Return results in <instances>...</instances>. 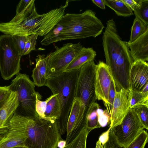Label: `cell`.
I'll list each match as a JSON object with an SVG mask.
<instances>
[{"label": "cell", "mask_w": 148, "mask_h": 148, "mask_svg": "<svg viewBox=\"0 0 148 148\" xmlns=\"http://www.w3.org/2000/svg\"><path fill=\"white\" fill-rule=\"evenodd\" d=\"M96 52L92 47H83L66 68L65 71L79 69L87 62L94 60Z\"/></svg>", "instance_id": "ac0fdd59"}, {"label": "cell", "mask_w": 148, "mask_h": 148, "mask_svg": "<svg viewBox=\"0 0 148 148\" xmlns=\"http://www.w3.org/2000/svg\"><path fill=\"white\" fill-rule=\"evenodd\" d=\"M14 44L22 56L24 51L26 36L11 35Z\"/></svg>", "instance_id": "4dcf8cb0"}, {"label": "cell", "mask_w": 148, "mask_h": 148, "mask_svg": "<svg viewBox=\"0 0 148 148\" xmlns=\"http://www.w3.org/2000/svg\"><path fill=\"white\" fill-rule=\"evenodd\" d=\"M96 66L92 60L82 66L77 82L75 97L81 101L86 115L90 107L97 99L95 88Z\"/></svg>", "instance_id": "8992f818"}, {"label": "cell", "mask_w": 148, "mask_h": 148, "mask_svg": "<svg viewBox=\"0 0 148 148\" xmlns=\"http://www.w3.org/2000/svg\"><path fill=\"white\" fill-rule=\"evenodd\" d=\"M82 47L79 42L75 44L68 43L59 48L56 46L55 50L47 55V78L57 76L65 72Z\"/></svg>", "instance_id": "ba28073f"}, {"label": "cell", "mask_w": 148, "mask_h": 148, "mask_svg": "<svg viewBox=\"0 0 148 148\" xmlns=\"http://www.w3.org/2000/svg\"><path fill=\"white\" fill-rule=\"evenodd\" d=\"M86 114L81 100L75 97L69 115L66 128V145L86 127Z\"/></svg>", "instance_id": "8fae6325"}, {"label": "cell", "mask_w": 148, "mask_h": 148, "mask_svg": "<svg viewBox=\"0 0 148 148\" xmlns=\"http://www.w3.org/2000/svg\"><path fill=\"white\" fill-rule=\"evenodd\" d=\"M34 0H22L17 6L16 14L11 23L23 19L28 17L32 13L34 4Z\"/></svg>", "instance_id": "ffe728a7"}, {"label": "cell", "mask_w": 148, "mask_h": 148, "mask_svg": "<svg viewBox=\"0 0 148 148\" xmlns=\"http://www.w3.org/2000/svg\"><path fill=\"white\" fill-rule=\"evenodd\" d=\"M10 148H28L26 146H18L13 147Z\"/></svg>", "instance_id": "60d3db41"}, {"label": "cell", "mask_w": 148, "mask_h": 148, "mask_svg": "<svg viewBox=\"0 0 148 148\" xmlns=\"http://www.w3.org/2000/svg\"><path fill=\"white\" fill-rule=\"evenodd\" d=\"M130 91L141 92L148 85V64L146 61L133 63L129 75Z\"/></svg>", "instance_id": "5bb4252c"}, {"label": "cell", "mask_w": 148, "mask_h": 148, "mask_svg": "<svg viewBox=\"0 0 148 148\" xmlns=\"http://www.w3.org/2000/svg\"><path fill=\"white\" fill-rule=\"evenodd\" d=\"M128 92L123 89L116 91L110 114V126L121 124L130 109Z\"/></svg>", "instance_id": "4fadbf2b"}, {"label": "cell", "mask_w": 148, "mask_h": 148, "mask_svg": "<svg viewBox=\"0 0 148 148\" xmlns=\"http://www.w3.org/2000/svg\"><path fill=\"white\" fill-rule=\"evenodd\" d=\"M21 57L12 36H0V71L4 80H8L19 73Z\"/></svg>", "instance_id": "52a82bcc"}, {"label": "cell", "mask_w": 148, "mask_h": 148, "mask_svg": "<svg viewBox=\"0 0 148 148\" xmlns=\"http://www.w3.org/2000/svg\"><path fill=\"white\" fill-rule=\"evenodd\" d=\"M40 99H41L38 98H37L35 109L38 117L40 119H43L48 98H47L44 101H41L40 100Z\"/></svg>", "instance_id": "836d02e7"}, {"label": "cell", "mask_w": 148, "mask_h": 148, "mask_svg": "<svg viewBox=\"0 0 148 148\" xmlns=\"http://www.w3.org/2000/svg\"><path fill=\"white\" fill-rule=\"evenodd\" d=\"M148 134L143 130L137 136L124 148H145L148 142Z\"/></svg>", "instance_id": "83f0119b"}, {"label": "cell", "mask_w": 148, "mask_h": 148, "mask_svg": "<svg viewBox=\"0 0 148 148\" xmlns=\"http://www.w3.org/2000/svg\"><path fill=\"white\" fill-rule=\"evenodd\" d=\"M38 35L33 34L26 36V40L23 56L27 55L32 50H36V41Z\"/></svg>", "instance_id": "f546056e"}, {"label": "cell", "mask_w": 148, "mask_h": 148, "mask_svg": "<svg viewBox=\"0 0 148 148\" xmlns=\"http://www.w3.org/2000/svg\"><path fill=\"white\" fill-rule=\"evenodd\" d=\"M98 122L100 127H106L110 123V115L107 110L105 109L102 114L98 116Z\"/></svg>", "instance_id": "d590c367"}, {"label": "cell", "mask_w": 148, "mask_h": 148, "mask_svg": "<svg viewBox=\"0 0 148 148\" xmlns=\"http://www.w3.org/2000/svg\"><path fill=\"white\" fill-rule=\"evenodd\" d=\"M116 91V86L113 79L111 82L110 88L108 95V106L106 109L110 115Z\"/></svg>", "instance_id": "1f68e13d"}, {"label": "cell", "mask_w": 148, "mask_h": 148, "mask_svg": "<svg viewBox=\"0 0 148 148\" xmlns=\"http://www.w3.org/2000/svg\"><path fill=\"white\" fill-rule=\"evenodd\" d=\"M60 22L63 29L54 43L67 40L95 38L100 35L104 27L95 12L90 10L78 14H65Z\"/></svg>", "instance_id": "7a4b0ae2"}, {"label": "cell", "mask_w": 148, "mask_h": 148, "mask_svg": "<svg viewBox=\"0 0 148 148\" xmlns=\"http://www.w3.org/2000/svg\"><path fill=\"white\" fill-rule=\"evenodd\" d=\"M99 105L95 102L90 107L86 116V127L89 134L93 129L101 127L98 122L97 109L99 108Z\"/></svg>", "instance_id": "7402d4cb"}, {"label": "cell", "mask_w": 148, "mask_h": 148, "mask_svg": "<svg viewBox=\"0 0 148 148\" xmlns=\"http://www.w3.org/2000/svg\"><path fill=\"white\" fill-rule=\"evenodd\" d=\"M11 92L9 86H0V110L9 97Z\"/></svg>", "instance_id": "e575fe53"}, {"label": "cell", "mask_w": 148, "mask_h": 148, "mask_svg": "<svg viewBox=\"0 0 148 148\" xmlns=\"http://www.w3.org/2000/svg\"><path fill=\"white\" fill-rule=\"evenodd\" d=\"M48 56L39 54L35 59L36 64L32 71V77L35 85L38 87L45 86Z\"/></svg>", "instance_id": "e0dca14e"}, {"label": "cell", "mask_w": 148, "mask_h": 148, "mask_svg": "<svg viewBox=\"0 0 148 148\" xmlns=\"http://www.w3.org/2000/svg\"><path fill=\"white\" fill-rule=\"evenodd\" d=\"M66 145V142L65 140L62 139L60 140L58 143L57 147L59 148H64Z\"/></svg>", "instance_id": "ab89813d"}, {"label": "cell", "mask_w": 148, "mask_h": 148, "mask_svg": "<svg viewBox=\"0 0 148 148\" xmlns=\"http://www.w3.org/2000/svg\"><path fill=\"white\" fill-rule=\"evenodd\" d=\"M88 134L86 127L84 128L64 148H86L87 138Z\"/></svg>", "instance_id": "d4e9b609"}, {"label": "cell", "mask_w": 148, "mask_h": 148, "mask_svg": "<svg viewBox=\"0 0 148 148\" xmlns=\"http://www.w3.org/2000/svg\"><path fill=\"white\" fill-rule=\"evenodd\" d=\"M128 94L130 108L134 109L141 105L148 106V92L130 91Z\"/></svg>", "instance_id": "cb8c5ba5"}, {"label": "cell", "mask_w": 148, "mask_h": 148, "mask_svg": "<svg viewBox=\"0 0 148 148\" xmlns=\"http://www.w3.org/2000/svg\"><path fill=\"white\" fill-rule=\"evenodd\" d=\"M145 129H148V106L141 105L134 109Z\"/></svg>", "instance_id": "f1b7e54d"}, {"label": "cell", "mask_w": 148, "mask_h": 148, "mask_svg": "<svg viewBox=\"0 0 148 148\" xmlns=\"http://www.w3.org/2000/svg\"><path fill=\"white\" fill-rule=\"evenodd\" d=\"M105 5L118 16L129 17L133 14V11L121 0H103Z\"/></svg>", "instance_id": "44dd1931"}, {"label": "cell", "mask_w": 148, "mask_h": 148, "mask_svg": "<svg viewBox=\"0 0 148 148\" xmlns=\"http://www.w3.org/2000/svg\"><path fill=\"white\" fill-rule=\"evenodd\" d=\"M134 62L148 61V31L133 42L128 43Z\"/></svg>", "instance_id": "9a60e30c"}, {"label": "cell", "mask_w": 148, "mask_h": 148, "mask_svg": "<svg viewBox=\"0 0 148 148\" xmlns=\"http://www.w3.org/2000/svg\"><path fill=\"white\" fill-rule=\"evenodd\" d=\"M128 43H131L148 31V25L137 16L134 19L131 28Z\"/></svg>", "instance_id": "603a6c76"}, {"label": "cell", "mask_w": 148, "mask_h": 148, "mask_svg": "<svg viewBox=\"0 0 148 148\" xmlns=\"http://www.w3.org/2000/svg\"><path fill=\"white\" fill-rule=\"evenodd\" d=\"M132 11H134L138 7L139 5L137 0H121Z\"/></svg>", "instance_id": "74e56055"}, {"label": "cell", "mask_w": 148, "mask_h": 148, "mask_svg": "<svg viewBox=\"0 0 148 148\" xmlns=\"http://www.w3.org/2000/svg\"><path fill=\"white\" fill-rule=\"evenodd\" d=\"M139 5L134 11L137 16L148 25V0H137Z\"/></svg>", "instance_id": "4316f807"}, {"label": "cell", "mask_w": 148, "mask_h": 148, "mask_svg": "<svg viewBox=\"0 0 148 148\" xmlns=\"http://www.w3.org/2000/svg\"><path fill=\"white\" fill-rule=\"evenodd\" d=\"M92 2L101 9H105V5L103 0H92Z\"/></svg>", "instance_id": "f35d334b"}, {"label": "cell", "mask_w": 148, "mask_h": 148, "mask_svg": "<svg viewBox=\"0 0 148 148\" xmlns=\"http://www.w3.org/2000/svg\"><path fill=\"white\" fill-rule=\"evenodd\" d=\"M102 37V45L106 60L118 91H130L129 75L134 62L127 42L119 35L113 18L107 21Z\"/></svg>", "instance_id": "6da1fadb"}, {"label": "cell", "mask_w": 148, "mask_h": 148, "mask_svg": "<svg viewBox=\"0 0 148 148\" xmlns=\"http://www.w3.org/2000/svg\"><path fill=\"white\" fill-rule=\"evenodd\" d=\"M144 129L134 109L130 108L121 124L110 130L119 143L125 147Z\"/></svg>", "instance_id": "30bf717a"}, {"label": "cell", "mask_w": 148, "mask_h": 148, "mask_svg": "<svg viewBox=\"0 0 148 148\" xmlns=\"http://www.w3.org/2000/svg\"><path fill=\"white\" fill-rule=\"evenodd\" d=\"M58 95V94H52L48 98L43 119L55 121L59 118L61 114V109Z\"/></svg>", "instance_id": "d6986e66"}, {"label": "cell", "mask_w": 148, "mask_h": 148, "mask_svg": "<svg viewBox=\"0 0 148 148\" xmlns=\"http://www.w3.org/2000/svg\"><path fill=\"white\" fill-rule=\"evenodd\" d=\"M62 29V26L59 21L47 34L44 36L40 42L41 45L47 46L54 43V40Z\"/></svg>", "instance_id": "484cf974"}, {"label": "cell", "mask_w": 148, "mask_h": 148, "mask_svg": "<svg viewBox=\"0 0 148 148\" xmlns=\"http://www.w3.org/2000/svg\"><path fill=\"white\" fill-rule=\"evenodd\" d=\"M25 145L28 148H57L62 139L56 121L31 117Z\"/></svg>", "instance_id": "277c9868"}, {"label": "cell", "mask_w": 148, "mask_h": 148, "mask_svg": "<svg viewBox=\"0 0 148 148\" xmlns=\"http://www.w3.org/2000/svg\"><path fill=\"white\" fill-rule=\"evenodd\" d=\"M11 91L17 92L19 105L15 113L24 116L38 117L35 109L36 99L42 97L35 89V85L25 74L19 73L9 86Z\"/></svg>", "instance_id": "5b68a950"}, {"label": "cell", "mask_w": 148, "mask_h": 148, "mask_svg": "<svg viewBox=\"0 0 148 148\" xmlns=\"http://www.w3.org/2000/svg\"><path fill=\"white\" fill-rule=\"evenodd\" d=\"M31 116L14 113L7 123L5 134L0 139V148L25 146Z\"/></svg>", "instance_id": "9c48e42d"}, {"label": "cell", "mask_w": 148, "mask_h": 148, "mask_svg": "<svg viewBox=\"0 0 148 148\" xmlns=\"http://www.w3.org/2000/svg\"><path fill=\"white\" fill-rule=\"evenodd\" d=\"M0 132H1V131L0 130ZM2 137V136L0 135V139Z\"/></svg>", "instance_id": "b9f144b4"}, {"label": "cell", "mask_w": 148, "mask_h": 148, "mask_svg": "<svg viewBox=\"0 0 148 148\" xmlns=\"http://www.w3.org/2000/svg\"></svg>", "instance_id": "7bdbcfd3"}, {"label": "cell", "mask_w": 148, "mask_h": 148, "mask_svg": "<svg viewBox=\"0 0 148 148\" xmlns=\"http://www.w3.org/2000/svg\"><path fill=\"white\" fill-rule=\"evenodd\" d=\"M113 79L108 66L103 62L99 61L96 68L95 92L97 99L102 100L106 108L110 88Z\"/></svg>", "instance_id": "7c38bea8"}, {"label": "cell", "mask_w": 148, "mask_h": 148, "mask_svg": "<svg viewBox=\"0 0 148 148\" xmlns=\"http://www.w3.org/2000/svg\"><path fill=\"white\" fill-rule=\"evenodd\" d=\"M80 69L65 71L57 76L48 78L45 86L53 94H58L61 114L56 120L61 135L66 132L67 122L75 97L77 80Z\"/></svg>", "instance_id": "3957f363"}, {"label": "cell", "mask_w": 148, "mask_h": 148, "mask_svg": "<svg viewBox=\"0 0 148 148\" xmlns=\"http://www.w3.org/2000/svg\"><path fill=\"white\" fill-rule=\"evenodd\" d=\"M19 103L17 92L11 91L10 95L0 111V130L6 125L15 112Z\"/></svg>", "instance_id": "2e32d148"}, {"label": "cell", "mask_w": 148, "mask_h": 148, "mask_svg": "<svg viewBox=\"0 0 148 148\" xmlns=\"http://www.w3.org/2000/svg\"><path fill=\"white\" fill-rule=\"evenodd\" d=\"M103 147V148H124L125 147L119 143L111 130L109 132L108 139Z\"/></svg>", "instance_id": "d6a6232c"}, {"label": "cell", "mask_w": 148, "mask_h": 148, "mask_svg": "<svg viewBox=\"0 0 148 148\" xmlns=\"http://www.w3.org/2000/svg\"><path fill=\"white\" fill-rule=\"evenodd\" d=\"M111 128V127L110 126L109 129L106 131L102 133L99 137L98 140L103 146L108 139L109 132Z\"/></svg>", "instance_id": "8d00e7d4"}]
</instances>
